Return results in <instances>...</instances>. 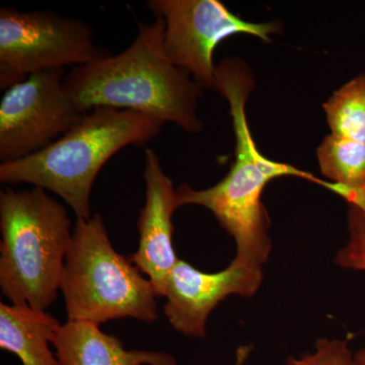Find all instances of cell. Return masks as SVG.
Segmentation results:
<instances>
[{
    "instance_id": "1",
    "label": "cell",
    "mask_w": 365,
    "mask_h": 365,
    "mask_svg": "<svg viewBox=\"0 0 365 365\" xmlns=\"http://www.w3.org/2000/svg\"><path fill=\"white\" fill-rule=\"evenodd\" d=\"M253 88V76L241 60L225 59L216 66L215 91L227 98L230 107L235 136V163L227 176L215 186L195 190L184 182L177 193L180 207L193 204L213 213L220 225L234 237L235 258L262 267L272 247L268 235L270 220L261 201L268 182L276 178L292 176L321 185L334 193L337 186L262 155L246 116L247 101Z\"/></svg>"
},
{
    "instance_id": "2",
    "label": "cell",
    "mask_w": 365,
    "mask_h": 365,
    "mask_svg": "<svg viewBox=\"0 0 365 365\" xmlns=\"http://www.w3.org/2000/svg\"><path fill=\"white\" fill-rule=\"evenodd\" d=\"M165 21L140 24L132 44L86 66L74 67L64 86L83 114L98 108L141 113L175 123L190 133L202 130L196 114L201 88L165 52Z\"/></svg>"
},
{
    "instance_id": "3",
    "label": "cell",
    "mask_w": 365,
    "mask_h": 365,
    "mask_svg": "<svg viewBox=\"0 0 365 365\" xmlns=\"http://www.w3.org/2000/svg\"><path fill=\"white\" fill-rule=\"evenodd\" d=\"M163 123L141 113L98 108L57 140L0 165L2 184L34 185L59 196L81 220H90L91 192L100 170L118 151L160 135Z\"/></svg>"
},
{
    "instance_id": "4",
    "label": "cell",
    "mask_w": 365,
    "mask_h": 365,
    "mask_svg": "<svg viewBox=\"0 0 365 365\" xmlns=\"http://www.w3.org/2000/svg\"><path fill=\"white\" fill-rule=\"evenodd\" d=\"M0 287L11 304L46 311L58 297L72 241L63 205L46 190L0 192Z\"/></svg>"
},
{
    "instance_id": "5",
    "label": "cell",
    "mask_w": 365,
    "mask_h": 365,
    "mask_svg": "<svg viewBox=\"0 0 365 365\" xmlns=\"http://www.w3.org/2000/svg\"><path fill=\"white\" fill-rule=\"evenodd\" d=\"M141 273L112 246L102 215L78 218L60 283L68 321L101 325L132 318L153 323L158 297Z\"/></svg>"
},
{
    "instance_id": "6",
    "label": "cell",
    "mask_w": 365,
    "mask_h": 365,
    "mask_svg": "<svg viewBox=\"0 0 365 365\" xmlns=\"http://www.w3.org/2000/svg\"><path fill=\"white\" fill-rule=\"evenodd\" d=\"M91 26L53 11L0 9V88L9 90L39 72L86 66L109 56Z\"/></svg>"
},
{
    "instance_id": "7",
    "label": "cell",
    "mask_w": 365,
    "mask_h": 365,
    "mask_svg": "<svg viewBox=\"0 0 365 365\" xmlns=\"http://www.w3.org/2000/svg\"><path fill=\"white\" fill-rule=\"evenodd\" d=\"M148 7L165 21L163 44L170 61L201 88L215 91L213 53L222 41L248 34L269 42V35L280 30L276 21L242 20L218 0H150Z\"/></svg>"
},
{
    "instance_id": "8",
    "label": "cell",
    "mask_w": 365,
    "mask_h": 365,
    "mask_svg": "<svg viewBox=\"0 0 365 365\" xmlns=\"http://www.w3.org/2000/svg\"><path fill=\"white\" fill-rule=\"evenodd\" d=\"M66 69L39 72L6 90L0 103V162L38 153L86 114L64 86Z\"/></svg>"
},
{
    "instance_id": "9",
    "label": "cell",
    "mask_w": 365,
    "mask_h": 365,
    "mask_svg": "<svg viewBox=\"0 0 365 365\" xmlns=\"http://www.w3.org/2000/svg\"><path fill=\"white\" fill-rule=\"evenodd\" d=\"M263 270L235 258L225 270L205 273L186 261L178 260L173 268L165 295L163 312L178 332L204 338L211 312L230 295L253 297L261 287Z\"/></svg>"
},
{
    "instance_id": "10",
    "label": "cell",
    "mask_w": 365,
    "mask_h": 365,
    "mask_svg": "<svg viewBox=\"0 0 365 365\" xmlns=\"http://www.w3.org/2000/svg\"><path fill=\"white\" fill-rule=\"evenodd\" d=\"M146 185L145 204L139 213V245L130 260L148 278L158 297L165 295V285L178 260L173 235V215L180 207L177 189L165 172L153 148L144 153Z\"/></svg>"
},
{
    "instance_id": "11",
    "label": "cell",
    "mask_w": 365,
    "mask_h": 365,
    "mask_svg": "<svg viewBox=\"0 0 365 365\" xmlns=\"http://www.w3.org/2000/svg\"><path fill=\"white\" fill-rule=\"evenodd\" d=\"M53 346L61 365H178L168 353L127 350L115 336L88 322L67 319L57 331Z\"/></svg>"
},
{
    "instance_id": "12",
    "label": "cell",
    "mask_w": 365,
    "mask_h": 365,
    "mask_svg": "<svg viewBox=\"0 0 365 365\" xmlns=\"http://www.w3.org/2000/svg\"><path fill=\"white\" fill-rule=\"evenodd\" d=\"M59 322L46 311L0 304V348L21 365H61L51 350Z\"/></svg>"
},
{
    "instance_id": "13",
    "label": "cell",
    "mask_w": 365,
    "mask_h": 365,
    "mask_svg": "<svg viewBox=\"0 0 365 365\" xmlns=\"http://www.w3.org/2000/svg\"><path fill=\"white\" fill-rule=\"evenodd\" d=\"M317 155L321 172L339 187V196L365 211V143L330 134Z\"/></svg>"
},
{
    "instance_id": "14",
    "label": "cell",
    "mask_w": 365,
    "mask_h": 365,
    "mask_svg": "<svg viewBox=\"0 0 365 365\" xmlns=\"http://www.w3.org/2000/svg\"><path fill=\"white\" fill-rule=\"evenodd\" d=\"M323 108L332 135L365 143V74L334 93Z\"/></svg>"
},
{
    "instance_id": "15",
    "label": "cell",
    "mask_w": 365,
    "mask_h": 365,
    "mask_svg": "<svg viewBox=\"0 0 365 365\" xmlns=\"http://www.w3.org/2000/svg\"><path fill=\"white\" fill-rule=\"evenodd\" d=\"M347 220L349 240L344 248L338 252L336 263L340 267L365 271V211L349 205Z\"/></svg>"
},
{
    "instance_id": "16",
    "label": "cell",
    "mask_w": 365,
    "mask_h": 365,
    "mask_svg": "<svg viewBox=\"0 0 365 365\" xmlns=\"http://www.w3.org/2000/svg\"><path fill=\"white\" fill-rule=\"evenodd\" d=\"M354 355L347 340L318 339L314 353L288 357L283 365H353Z\"/></svg>"
},
{
    "instance_id": "17",
    "label": "cell",
    "mask_w": 365,
    "mask_h": 365,
    "mask_svg": "<svg viewBox=\"0 0 365 365\" xmlns=\"http://www.w3.org/2000/svg\"><path fill=\"white\" fill-rule=\"evenodd\" d=\"M250 354H251V350L248 347L242 346V347L237 348V353H235L234 365H246Z\"/></svg>"
},
{
    "instance_id": "18",
    "label": "cell",
    "mask_w": 365,
    "mask_h": 365,
    "mask_svg": "<svg viewBox=\"0 0 365 365\" xmlns=\"http://www.w3.org/2000/svg\"><path fill=\"white\" fill-rule=\"evenodd\" d=\"M353 365H365V347L360 349L353 359Z\"/></svg>"
}]
</instances>
